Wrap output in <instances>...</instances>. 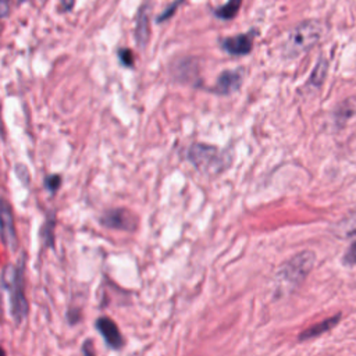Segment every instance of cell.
<instances>
[{"instance_id":"ba28073f","label":"cell","mask_w":356,"mask_h":356,"mask_svg":"<svg viewBox=\"0 0 356 356\" xmlns=\"http://www.w3.org/2000/svg\"><path fill=\"white\" fill-rule=\"evenodd\" d=\"M242 83V74L238 70H228L222 71L218 76L213 90L218 95H229L241 88Z\"/></svg>"},{"instance_id":"e0dca14e","label":"cell","mask_w":356,"mask_h":356,"mask_svg":"<svg viewBox=\"0 0 356 356\" xmlns=\"http://www.w3.org/2000/svg\"><path fill=\"white\" fill-rule=\"evenodd\" d=\"M60 185V177L57 175H51L46 179V186L50 189V191H56Z\"/></svg>"},{"instance_id":"9a60e30c","label":"cell","mask_w":356,"mask_h":356,"mask_svg":"<svg viewBox=\"0 0 356 356\" xmlns=\"http://www.w3.org/2000/svg\"><path fill=\"white\" fill-rule=\"evenodd\" d=\"M118 54H120V60H121V63L124 65L131 67L134 64V54H132V51L129 49H121Z\"/></svg>"},{"instance_id":"8fae6325","label":"cell","mask_w":356,"mask_h":356,"mask_svg":"<svg viewBox=\"0 0 356 356\" xmlns=\"http://www.w3.org/2000/svg\"><path fill=\"white\" fill-rule=\"evenodd\" d=\"M339 320H341V314H335V316H332V317H330V318H325V320H323V321H320V323H317V324L309 327L307 330L302 331V334L299 335V339H300V341H305V339H312V338L320 337V335H323L324 332H327V331H330L331 328H334V327L339 323Z\"/></svg>"},{"instance_id":"4fadbf2b","label":"cell","mask_w":356,"mask_h":356,"mask_svg":"<svg viewBox=\"0 0 356 356\" xmlns=\"http://www.w3.org/2000/svg\"><path fill=\"white\" fill-rule=\"evenodd\" d=\"M241 4L242 0H228L220 8L214 10V15L220 19H232L238 14Z\"/></svg>"},{"instance_id":"9c48e42d","label":"cell","mask_w":356,"mask_h":356,"mask_svg":"<svg viewBox=\"0 0 356 356\" xmlns=\"http://www.w3.org/2000/svg\"><path fill=\"white\" fill-rule=\"evenodd\" d=\"M97 328L102 332L103 338L106 339V342L111 346V348H120L122 345V337L120 334L118 327L115 325V323L107 317H102L97 320Z\"/></svg>"},{"instance_id":"5bb4252c","label":"cell","mask_w":356,"mask_h":356,"mask_svg":"<svg viewBox=\"0 0 356 356\" xmlns=\"http://www.w3.org/2000/svg\"><path fill=\"white\" fill-rule=\"evenodd\" d=\"M343 263L346 266H355L356 264V242H353L343 254Z\"/></svg>"},{"instance_id":"7c38bea8","label":"cell","mask_w":356,"mask_h":356,"mask_svg":"<svg viewBox=\"0 0 356 356\" xmlns=\"http://www.w3.org/2000/svg\"><path fill=\"white\" fill-rule=\"evenodd\" d=\"M327 71H328V63L325 58H320L318 63L316 64L309 81H307V85L313 86V88H320L324 81H325V76H327Z\"/></svg>"},{"instance_id":"7a4b0ae2","label":"cell","mask_w":356,"mask_h":356,"mask_svg":"<svg viewBox=\"0 0 356 356\" xmlns=\"http://www.w3.org/2000/svg\"><path fill=\"white\" fill-rule=\"evenodd\" d=\"M324 32V26L321 22L316 19L305 21L299 25H296L286 36L284 43V53L286 57L293 58L309 49H312L314 44L318 43Z\"/></svg>"},{"instance_id":"3957f363","label":"cell","mask_w":356,"mask_h":356,"mask_svg":"<svg viewBox=\"0 0 356 356\" xmlns=\"http://www.w3.org/2000/svg\"><path fill=\"white\" fill-rule=\"evenodd\" d=\"M316 256L310 250H303L286 260L277 273V284L281 292L291 291L298 286L312 271Z\"/></svg>"},{"instance_id":"8992f818","label":"cell","mask_w":356,"mask_h":356,"mask_svg":"<svg viewBox=\"0 0 356 356\" xmlns=\"http://www.w3.org/2000/svg\"><path fill=\"white\" fill-rule=\"evenodd\" d=\"M102 222L110 228L132 231L136 227V217L127 209L110 210L103 216Z\"/></svg>"},{"instance_id":"52a82bcc","label":"cell","mask_w":356,"mask_h":356,"mask_svg":"<svg viewBox=\"0 0 356 356\" xmlns=\"http://www.w3.org/2000/svg\"><path fill=\"white\" fill-rule=\"evenodd\" d=\"M254 33L256 32L253 31V32L225 38L221 40V47L232 56H245V54L250 53V50L253 47Z\"/></svg>"},{"instance_id":"30bf717a","label":"cell","mask_w":356,"mask_h":356,"mask_svg":"<svg viewBox=\"0 0 356 356\" xmlns=\"http://www.w3.org/2000/svg\"><path fill=\"white\" fill-rule=\"evenodd\" d=\"M149 35H150V29H149V6L143 4L142 8L138 13L136 29H135L136 42H138V44L140 47H143L147 43Z\"/></svg>"},{"instance_id":"2e32d148","label":"cell","mask_w":356,"mask_h":356,"mask_svg":"<svg viewBox=\"0 0 356 356\" xmlns=\"http://www.w3.org/2000/svg\"><path fill=\"white\" fill-rule=\"evenodd\" d=\"M182 0H177L174 4H171L163 14H160L159 15V18H157V22H163V21H165V19H168V18H171L172 17V14L177 11V8H178V4L181 3Z\"/></svg>"},{"instance_id":"5b68a950","label":"cell","mask_w":356,"mask_h":356,"mask_svg":"<svg viewBox=\"0 0 356 356\" xmlns=\"http://www.w3.org/2000/svg\"><path fill=\"white\" fill-rule=\"evenodd\" d=\"M0 235L3 242L8 248H13V249L15 248L17 235H15L13 211L8 202L4 199H0Z\"/></svg>"},{"instance_id":"ac0fdd59","label":"cell","mask_w":356,"mask_h":356,"mask_svg":"<svg viewBox=\"0 0 356 356\" xmlns=\"http://www.w3.org/2000/svg\"><path fill=\"white\" fill-rule=\"evenodd\" d=\"M8 14V0H0V17H6Z\"/></svg>"},{"instance_id":"d6986e66","label":"cell","mask_w":356,"mask_h":356,"mask_svg":"<svg viewBox=\"0 0 356 356\" xmlns=\"http://www.w3.org/2000/svg\"><path fill=\"white\" fill-rule=\"evenodd\" d=\"M61 3H63V6H64V8L70 10V8L72 7V4H74V0H61Z\"/></svg>"},{"instance_id":"6da1fadb","label":"cell","mask_w":356,"mask_h":356,"mask_svg":"<svg viewBox=\"0 0 356 356\" xmlns=\"http://www.w3.org/2000/svg\"><path fill=\"white\" fill-rule=\"evenodd\" d=\"M188 159L192 165L204 175H218L225 171L231 163L227 152L209 143H193L188 150Z\"/></svg>"},{"instance_id":"277c9868","label":"cell","mask_w":356,"mask_h":356,"mask_svg":"<svg viewBox=\"0 0 356 356\" xmlns=\"http://www.w3.org/2000/svg\"><path fill=\"white\" fill-rule=\"evenodd\" d=\"M3 280L6 286L10 289L11 295V313L17 321H21L26 316L28 305L24 296L22 291V282H21V270H17L11 266H8L3 274Z\"/></svg>"},{"instance_id":"ffe728a7","label":"cell","mask_w":356,"mask_h":356,"mask_svg":"<svg viewBox=\"0 0 356 356\" xmlns=\"http://www.w3.org/2000/svg\"><path fill=\"white\" fill-rule=\"evenodd\" d=\"M0 356H6V353H4V350H3V348H0Z\"/></svg>"}]
</instances>
